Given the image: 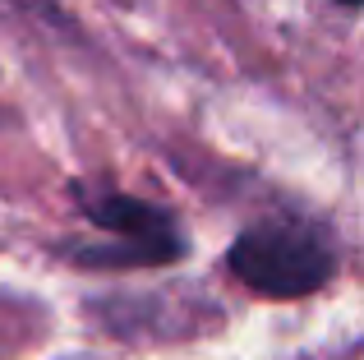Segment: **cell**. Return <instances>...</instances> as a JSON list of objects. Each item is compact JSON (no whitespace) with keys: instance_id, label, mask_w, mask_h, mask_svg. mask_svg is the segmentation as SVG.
<instances>
[{"instance_id":"cell-3","label":"cell","mask_w":364,"mask_h":360,"mask_svg":"<svg viewBox=\"0 0 364 360\" xmlns=\"http://www.w3.org/2000/svg\"><path fill=\"white\" fill-rule=\"evenodd\" d=\"M341 5H360V0H341Z\"/></svg>"},{"instance_id":"cell-1","label":"cell","mask_w":364,"mask_h":360,"mask_svg":"<svg viewBox=\"0 0 364 360\" xmlns=\"http://www.w3.org/2000/svg\"><path fill=\"white\" fill-rule=\"evenodd\" d=\"M337 268L332 235L304 217H272L231 245V272L263 296H309Z\"/></svg>"},{"instance_id":"cell-2","label":"cell","mask_w":364,"mask_h":360,"mask_svg":"<svg viewBox=\"0 0 364 360\" xmlns=\"http://www.w3.org/2000/svg\"><path fill=\"white\" fill-rule=\"evenodd\" d=\"M88 217L102 231L120 235L116 245H70L74 263L88 268H129V263H171L180 254V231L171 226V217L161 208H148L139 198L107 194L92 198Z\"/></svg>"}]
</instances>
